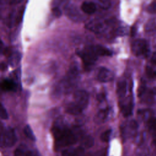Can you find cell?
I'll list each match as a JSON object with an SVG mask.
<instances>
[{
	"mask_svg": "<svg viewBox=\"0 0 156 156\" xmlns=\"http://www.w3.org/2000/svg\"><path fill=\"white\" fill-rule=\"evenodd\" d=\"M52 133L58 147L68 146L77 141V137L70 129L58 124L54 126Z\"/></svg>",
	"mask_w": 156,
	"mask_h": 156,
	"instance_id": "1",
	"label": "cell"
},
{
	"mask_svg": "<svg viewBox=\"0 0 156 156\" xmlns=\"http://www.w3.org/2000/svg\"><path fill=\"white\" fill-rule=\"evenodd\" d=\"M76 54L81 58L86 68H91L99 57L94 45H90L82 49H77Z\"/></svg>",
	"mask_w": 156,
	"mask_h": 156,
	"instance_id": "2",
	"label": "cell"
},
{
	"mask_svg": "<svg viewBox=\"0 0 156 156\" xmlns=\"http://www.w3.org/2000/svg\"><path fill=\"white\" fill-rule=\"evenodd\" d=\"M79 71L77 66L73 64L69 68L68 72L63 79L62 86L66 92H69L76 86L78 78Z\"/></svg>",
	"mask_w": 156,
	"mask_h": 156,
	"instance_id": "3",
	"label": "cell"
},
{
	"mask_svg": "<svg viewBox=\"0 0 156 156\" xmlns=\"http://www.w3.org/2000/svg\"><path fill=\"white\" fill-rule=\"evenodd\" d=\"M132 51L136 56L147 57L149 53V44L144 39H137L132 44Z\"/></svg>",
	"mask_w": 156,
	"mask_h": 156,
	"instance_id": "4",
	"label": "cell"
},
{
	"mask_svg": "<svg viewBox=\"0 0 156 156\" xmlns=\"http://www.w3.org/2000/svg\"><path fill=\"white\" fill-rule=\"evenodd\" d=\"M1 141L2 144L7 147H12L16 141V136L14 130L11 127H8L2 132Z\"/></svg>",
	"mask_w": 156,
	"mask_h": 156,
	"instance_id": "5",
	"label": "cell"
},
{
	"mask_svg": "<svg viewBox=\"0 0 156 156\" xmlns=\"http://www.w3.org/2000/svg\"><path fill=\"white\" fill-rule=\"evenodd\" d=\"M83 110L88 106L89 102L88 93L83 90H79L74 94V101Z\"/></svg>",
	"mask_w": 156,
	"mask_h": 156,
	"instance_id": "6",
	"label": "cell"
},
{
	"mask_svg": "<svg viewBox=\"0 0 156 156\" xmlns=\"http://www.w3.org/2000/svg\"><path fill=\"white\" fill-rule=\"evenodd\" d=\"M97 79L101 82H108L113 80L114 74L109 69L105 67H101L96 74Z\"/></svg>",
	"mask_w": 156,
	"mask_h": 156,
	"instance_id": "7",
	"label": "cell"
},
{
	"mask_svg": "<svg viewBox=\"0 0 156 156\" xmlns=\"http://www.w3.org/2000/svg\"><path fill=\"white\" fill-rule=\"evenodd\" d=\"M65 12L66 15L73 21H80L82 19L80 12L73 4H67L65 7Z\"/></svg>",
	"mask_w": 156,
	"mask_h": 156,
	"instance_id": "8",
	"label": "cell"
},
{
	"mask_svg": "<svg viewBox=\"0 0 156 156\" xmlns=\"http://www.w3.org/2000/svg\"><path fill=\"white\" fill-rule=\"evenodd\" d=\"M106 23L97 20H91L86 24V27L96 33L103 32L106 28Z\"/></svg>",
	"mask_w": 156,
	"mask_h": 156,
	"instance_id": "9",
	"label": "cell"
},
{
	"mask_svg": "<svg viewBox=\"0 0 156 156\" xmlns=\"http://www.w3.org/2000/svg\"><path fill=\"white\" fill-rule=\"evenodd\" d=\"M1 87L6 91H16L18 88L17 83L12 79H4L1 82Z\"/></svg>",
	"mask_w": 156,
	"mask_h": 156,
	"instance_id": "10",
	"label": "cell"
},
{
	"mask_svg": "<svg viewBox=\"0 0 156 156\" xmlns=\"http://www.w3.org/2000/svg\"><path fill=\"white\" fill-rule=\"evenodd\" d=\"M109 113L108 108H102L99 110L94 116V121L97 124H101L104 122L107 119Z\"/></svg>",
	"mask_w": 156,
	"mask_h": 156,
	"instance_id": "11",
	"label": "cell"
},
{
	"mask_svg": "<svg viewBox=\"0 0 156 156\" xmlns=\"http://www.w3.org/2000/svg\"><path fill=\"white\" fill-rule=\"evenodd\" d=\"M81 9L87 14H93L96 10V5L92 1H84L81 5Z\"/></svg>",
	"mask_w": 156,
	"mask_h": 156,
	"instance_id": "12",
	"label": "cell"
},
{
	"mask_svg": "<svg viewBox=\"0 0 156 156\" xmlns=\"http://www.w3.org/2000/svg\"><path fill=\"white\" fill-rule=\"evenodd\" d=\"M21 58V54L18 51H13L8 55V62L10 66L14 67L18 65Z\"/></svg>",
	"mask_w": 156,
	"mask_h": 156,
	"instance_id": "13",
	"label": "cell"
},
{
	"mask_svg": "<svg viewBox=\"0 0 156 156\" xmlns=\"http://www.w3.org/2000/svg\"><path fill=\"white\" fill-rule=\"evenodd\" d=\"M121 109L122 115L126 116H129L132 114L133 110V103L131 100H128L125 102H123L121 105Z\"/></svg>",
	"mask_w": 156,
	"mask_h": 156,
	"instance_id": "14",
	"label": "cell"
},
{
	"mask_svg": "<svg viewBox=\"0 0 156 156\" xmlns=\"http://www.w3.org/2000/svg\"><path fill=\"white\" fill-rule=\"evenodd\" d=\"M66 112L73 115H78L82 113L83 110L80 108L76 103L71 102L69 103L66 107Z\"/></svg>",
	"mask_w": 156,
	"mask_h": 156,
	"instance_id": "15",
	"label": "cell"
},
{
	"mask_svg": "<svg viewBox=\"0 0 156 156\" xmlns=\"http://www.w3.org/2000/svg\"><path fill=\"white\" fill-rule=\"evenodd\" d=\"M84 152L83 147L80 146L75 149H65L62 152V156H79Z\"/></svg>",
	"mask_w": 156,
	"mask_h": 156,
	"instance_id": "16",
	"label": "cell"
},
{
	"mask_svg": "<svg viewBox=\"0 0 156 156\" xmlns=\"http://www.w3.org/2000/svg\"><path fill=\"white\" fill-rule=\"evenodd\" d=\"M127 92V83L125 80H121L118 83L116 93L119 98H122L125 96Z\"/></svg>",
	"mask_w": 156,
	"mask_h": 156,
	"instance_id": "17",
	"label": "cell"
},
{
	"mask_svg": "<svg viewBox=\"0 0 156 156\" xmlns=\"http://www.w3.org/2000/svg\"><path fill=\"white\" fill-rule=\"evenodd\" d=\"M96 52L99 56H111L112 51L108 48L101 45H94Z\"/></svg>",
	"mask_w": 156,
	"mask_h": 156,
	"instance_id": "18",
	"label": "cell"
},
{
	"mask_svg": "<svg viewBox=\"0 0 156 156\" xmlns=\"http://www.w3.org/2000/svg\"><path fill=\"white\" fill-rule=\"evenodd\" d=\"M82 147L86 148H90L94 144V139L90 135H86L83 136L81 140Z\"/></svg>",
	"mask_w": 156,
	"mask_h": 156,
	"instance_id": "19",
	"label": "cell"
},
{
	"mask_svg": "<svg viewBox=\"0 0 156 156\" xmlns=\"http://www.w3.org/2000/svg\"><path fill=\"white\" fill-rule=\"evenodd\" d=\"M24 133L25 135L30 140L35 141V136L29 125H26L24 128Z\"/></svg>",
	"mask_w": 156,
	"mask_h": 156,
	"instance_id": "20",
	"label": "cell"
},
{
	"mask_svg": "<svg viewBox=\"0 0 156 156\" xmlns=\"http://www.w3.org/2000/svg\"><path fill=\"white\" fill-rule=\"evenodd\" d=\"M15 13L14 12H11L9 16H7V19H6V24L9 27H12V26L13 25L14 23V21L16 20V16L15 17Z\"/></svg>",
	"mask_w": 156,
	"mask_h": 156,
	"instance_id": "21",
	"label": "cell"
},
{
	"mask_svg": "<svg viewBox=\"0 0 156 156\" xmlns=\"http://www.w3.org/2000/svg\"><path fill=\"white\" fill-rule=\"evenodd\" d=\"M149 129L153 133H156V118H151L147 122Z\"/></svg>",
	"mask_w": 156,
	"mask_h": 156,
	"instance_id": "22",
	"label": "cell"
},
{
	"mask_svg": "<svg viewBox=\"0 0 156 156\" xmlns=\"http://www.w3.org/2000/svg\"><path fill=\"white\" fill-rule=\"evenodd\" d=\"M112 133V130L108 129L104 132L101 135V139L104 142H107L109 141Z\"/></svg>",
	"mask_w": 156,
	"mask_h": 156,
	"instance_id": "23",
	"label": "cell"
},
{
	"mask_svg": "<svg viewBox=\"0 0 156 156\" xmlns=\"http://www.w3.org/2000/svg\"><path fill=\"white\" fill-rule=\"evenodd\" d=\"M24 6L21 7L18 10V12L17 13V14L16 15V20H15L16 23L18 24L22 21V19L23 17V14H24Z\"/></svg>",
	"mask_w": 156,
	"mask_h": 156,
	"instance_id": "24",
	"label": "cell"
},
{
	"mask_svg": "<svg viewBox=\"0 0 156 156\" xmlns=\"http://www.w3.org/2000/svg\"><path fill=\"white\" fill-rule=\"evenodd\" d=\"M147 12L151 14L156 13V1H153L149 5Z\"/></svg>",
	"mask_w": 156,
	"mask_h": 156,
	"instance_id": "25",
	"label": "cell"
},
{
	"mask_svg": "<svg viewBox=\"0 0 156 156\" xmlns=\"http://www.w3.org/2000/svg\"><path fill=\"white\" fill-rule=\"evenodd\" d=\"M98 4L101 8L104 9H108L110 6V1H99Z\"/></svg>",
	"mask_w": 156,
	"mask_h": 156,
	"instance_id": "26",
	"label": "cell"
},
{
	"mask_svg": "<svg viewBox=\"0 0 156 156\" xmlns=\"http://www.w3.org/2000/svg\"><path fill=\"white\" fill-rule=\"evenodd\" d=\"M1 117L2 119H8L9 118V115H8V113L7 112V110L5 108V107H4V105H2V104H1Z\"/></svg>",
	"mask_w": 156,
	"mask_h": 156,
	"instance_id": "27",
	"label": "cell"
},
{
	"mask_svg": "<svg viewBox=\"0 0 156 156\" xmlns=\"http://www.w3.org/2000/svg\"><path fill=\"white\" fill-rule=\"evenodd\" d=\"M53 15L57 17V18H59L62 16V10H60V9L58 7H54L52 10H51Z\"/></svg>",
	"mask_w": 156,
	"mask_h": 156,
	"instance_id": "28",
	"label": "cell"
},
{
	"mask_svg": "<svg viewBox=\"0 0 156 156\" xmlns=\"http://www.w3.org/2000/svg\"><path fill=\"white\" fill-rule=\"evenodd\" d=\"M146 73L147 75L150 77H156V71L152 70L150 68H146Z\"/></svg>",
	"mask_w": 156,
	"mask_h": 156,
	"instance_id": "29",
	"label": "cell"
},
{
	"mask_svg": "<svg viewBox=\"0 0 156 156\" xmlns=\"http://www.w3.org/2000/svg\"><path fill=\"white\" fill-rule=\"evenodd\" d=\"M96 98H97V99H98V101L102 102L105 99V94L104 93H101L97 94Z\"/></svg>",
	"mask_w": 156,
	"mask_h": 156,
	"instance_id": "30",
	"label": "cell"
},
{
	"mask_svg": "<svg viewBox=\"0 0 156 156\" xmlns=\"http://www.w3.org/2000/svg\"><path fill=\"white\" fill-rule=\"evenodd\" d=\"M152 26L154 27L155 26V24L154 23V21H150L149 22V24H147L146 25V30L147 31H150L151 30V27Z\"/></svg>",
	"mask_w": 156,
	"mask_h": 156,
	"instance_id": "31",
	"label": "cell"
},
{
	"mask_svg": "<svg viewBox=\"0 0 156 156\" xmlns=\"http://www.w3.org/2000/svg\"><path fill=\"white\" fill-rule=\"evenodd\" d=\"M151 61L152 63H154V64H156V52H154L152 56V58H151Z\"/></svg>",
	"mask_w": 156,
	"mask_h": 156,
	"instance_id": "32",
	"label": "cell"
},
{
	"mask_svg": "<svg viewBox=\"0 0 156 156\" xmlns=\"http://www.w3.org/2000/svg\"><path fill=\"white\" fill-rule=\"evenodd\" d=\"M1 69L3 70V69H5L7 68V65L5 63L2 62L1 64Z\"/></svg>",
	"mask_w": 156,
	"mask_h": 156,
	"instance_id": "33",
	"label": "cell"
},
{
	"mask_svg": "<svg viewBox=\"0 0 156 156\" xmlns=\"http://www.w3.org/2000/svg\"><path fill=\"white\" fill-rule=\"evenodd\" d=\"M154 143L155 146H156V140H154Z\"/></svg>",
	"mask_w": 156,
	"mask_h": 156,
	"instance_id": "34",
	"label": "cell"
}]
</instances>
